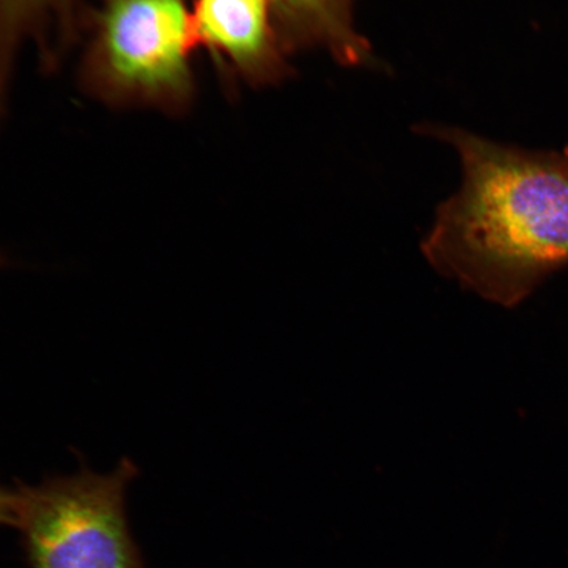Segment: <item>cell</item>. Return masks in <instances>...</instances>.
<instances>
[{"label": "cell", "mask_w": 568, "mask_h": 568, "mask_svg": "<svg viewBox=\"0 0 568 568\" xmlns=\"http://www.w3.org/2000/svg\"><path fill=\"white\" fill-rule=\"evenodd\" d=\"M438 134L457 149L464 176L424 240L425 257L483 300L515 307L568 266V158Z\"/></svg>", "instance_id": "6da1fadb"}, {"label": "cell", "mask_w": 568, "mask_h": 568, "mask_svg": "<svg viewBox=\"0 0 568 568\" xmlns=\"http://www.w3.org/2000/svg\"><path fill=\"white\" fill-rule=\"evenodd\" d=\"M130 459L111 473L83 468L40 485H18L17 525L31 568H145L126 516Z\"/></svg>", "instance_id": "7a4b0ae2"}, {"label": "cell", "mask_w": 568, "mask_h": 568, "mask_svg": "<svg viewBox=\"0 0 568 568\" xmlns=\"http://www.w3.org/2000/svg\"><path fill=\"white\" fill-rule=\"evenodd\" d=\"M193 16L182 0H109L84 63L97 95L178 111L193 95Z\"/></svg>", "instance_id": "3957f363"}, {"label": "cell", "mask_w": 568, "mask_h": 568, "mask_svg": "<svg viewBox=\"0 0 568 568\" xmlns=\"http://www.w3.org/2000/svg\"><path fill=\"white\" fill-rule=\"evenodd\" d=\"M193 26L196 41L248 82L273 83L286 74L270 0H197Z\"/></svg>", "instance_id": "277c9868"}, {"label": "cell", "mask_w": 568, "mask_h": 568, "mask_svg": "<svg viewBox=\"0 0 568 568\" xmlns=\"http://www.w3.org/2000/svg\"><path fill=\"white\" fill-rule=\"evenodd\" d=\"M282 48L317 45L346 65L371 57L367 41L355 31L352 0H270Z\"/></svg>", "instance_id": "5b68a950"}, {"label": "cell", "mask_w": 568, "mask_h": 568, "mask_svg": "<svg viewBox=\"0 0 568 568\" xmlns=\"http://www.w3.org/2000/svg\"><path fill=\"white\" fill-rule=\"evenodd\" d=\"M73 18V0H0V80L11 75L26 40L45 49L52 32L63 39L71 33Z\"/></svg>", "instance_id": "8992f818"}, {"label": "cell", "mask_w": 568, "mask_h": 568, "mask_svg": "<svg viewBox=\"0 0 568 568\" xmlns=\"http://www.w3.org/2000/svg\"><path fill=\"white\" fill-rule=\"evenodd\" d=\"M16 528L17 525V489L0 485V527Z\"/></svg>", "instance_id": "52a82bcc"}]
</instances>
